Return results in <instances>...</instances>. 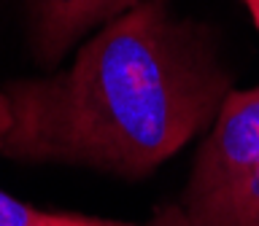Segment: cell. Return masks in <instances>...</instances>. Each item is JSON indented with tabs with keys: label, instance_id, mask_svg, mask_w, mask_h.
<instances>
[{
	"label": "cell",
	"instance_id": "6da1fadb",
	"mask_svg": "<svg viewBox=\"0 0 259 226\" xmlns=\"http://www.w3.org/2000/svg\"><path fill=\"white\" fill-rule=\"evenodd\" d=\"M230 81L189 22L165 0H138L65 73L8 89L0 153L143 175L216 119Z\"/></svg>",
	"mask_w": 259,
	"mask_h": 226
},
{
	"label": "cell",
	"instance_id": "7a4b0ae2",
	"mask_svg": "<svg viewBox=\"0 0 259 226\" xmlns=\"http://www.w3.org/2000/svg\"><path fill=\"white\" fill-rule=\"evenodd\" d=\"M167 226H259V86L227 92Z\"/></svg>",
	"mask_w": 259,
	"mask_h": 226
},
{
	"label": "cell",
	"instance_id": "3957f363",
	"mask_svg": "<svg viewBox=\"0 0 259 226\" xmlns=\"http://www.w3.org/2000/svg\"><path fill=\"white\" fill-rule=\"evenodd\" d=\"M138 0H32V35L44 62L60 60L62 51L84 32L108 24Z\"/></svg>",
	"mask_w": 259,
	"mask_h": 226
},
{
	"label": "cell",
	"instance_id": "277c9868",
	"mask_svg": "<svg viewBox=\"0 0 259 226\" xmlns=\"http://www.w3.org/2000/svg\"><path fill=\"white\" fill-rule=\"evenodd\" d=\"M0 226H46V213L0 191Z\"/></svg>",
	"mask_w": 259,
	"mask_h": 226
},
{
	"label": "cell",
	"instance_id": "5b68a950",
	"mask_svg": "<svg viewBox=\"0 0 259 226\" xmlns=\"http://www.w3.org/2000/svg\"><path fill=\"white\" fill-rule=\"evenodd\" d=\"M46 226H133L119 221H103V218H87V215H70V213H46ZM167 226V223H159Z\"/></svg>",
	"mask_w": 259,
	"mask_h": 226
},
{
	"label": "cell",
	"instance_id": "8992f818",
	"mask_svg": "<svg viewBox=\"0 0 259 226\" xmlns=\"http://www.w3.org/2000/svg\"><path fill=\"white\" fill-rule=\"evenodd\" d=\"M11 102H8V94L0 92V148H3V140H6V135H8V129H11Z\"/></svg>",
	"mask_w": 259,
	"mask_h": 226
}]
</instances>
